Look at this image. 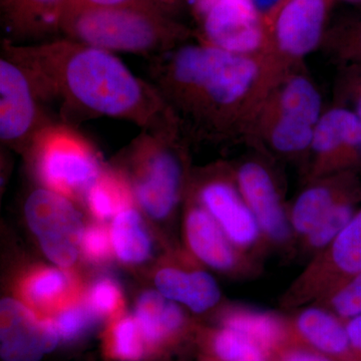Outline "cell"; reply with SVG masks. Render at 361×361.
<instances>
[{
    "label": "cell",
    "instance_id": "7c38bea8",
    "mask_svg": "<svg viewBox=\"0 0 361 361\" xmlns=\"http://www.w3.org/2000/svg\"><path fill=\"white\" fill-rule=\"evenodd\" d=\"M307 180L353 172L361 164V120L353 111L334 106L316 126L308 154Z\"/></svg>",
    "mask_w": 361,
    "mask_h": 361
},
{
    "label": "cell",
    "instance_id": "d6986e66",
    "mask_svg": "<svg viewBox=\"0 0 361 361\" xmlns=\"http://www.w3.org/2000/svg\"><path fill=\"white\" fill-rule=\"evenodd\" d=\"M295 327L304 341L324 355H344L351 348L345 326L324 308H305L297 316Z\"/></svg>",
    "mask_w": 361,
    "mask_h": 361
},
{
    "label": "cell",
    "instance_id": "74e56055",
    "mask_svg": "<svg viewBox=\"0 0 361 361\" xmlns=\"http://www.w3.org/2000/svg\"><path fill=\"white\" fill-rule=\"evenodd\" d=\"M341 1L348 2V4H355V6H361V0H341Z\"/></svg>",
    "mask_w": 361,
    "mask_h": 361
},
{
    "label": "cell",
    "instance_id": "484cf974",
    "mask_svg": "<svg viewBox=\"0 0 361 361\" xmlns=\"http://www.w3.org/2000/svg\"><path fill=\"white\" fill-rule=\"evenodd\" d=\"M85 198L92 214L99 219L106 220L130 208L133 196L128 183L122 178L102 173Z\"/></svg>",
    "mask_w": 361,
    "mask_h": 361
},
{
    "label": "cell",
    "instance_id": "ac0fdd59",
    "mask_svg": "<svg viewBox=\"0 0 361 361\" xmlns=\"http://www.w3.org/2000/svg\"><path fill=\"white\" fill-rule=\"evenodd\" d=\"M156 285L164 296L196 313L211 310L221 298L217 282L205 271L165 268L157 274Z\"/></svg>",
    "mask_w": 361,
    "mask_h": 361
},
{
    "label": "cell",
    "instance_id": "d6a6232c",
    "mask_svg": "<svg viewBox=\"0 0 361 361\" xmlns=\"http://www.w3.org/2000/svg\"><path fill=\"white\" fill-rule=\"evenodd\" d=\"M87 302L97 314H114L121 307L122 294L116 282L106 278L92 287Z\"/></svg>",
    "mask_w": 361,
    "mask_h": 361
},
{
    "label": "cell",
    "instance_id": "4dcf8cb0",
    "mask_svg": "<svg viewBox=\"0 0 361 361\" xmlns=\"http://www.w3.org/2000/svg\"><path fill=\"white\" fill-rule=\"evenodd\" d=\"M322 301H327L339 317L350 319L361 315V273L330 292Z\"/></svg>",
    "mask_w": 361,
    "mask_h": 361
},
{
    "label": "cell",
    "instance_id": "9a60e30c",
    "mask_svg": "<svg viewBox=\"0 0 361 361\" xmlns=\"http://www.w3.org/2000/svg\"><path fill=\"white\" fill-rule=\"evenodd\" d=\"M198 199L240 251L253 248L262 239L257 221L240 192L234 171L229 176L203 183Z\"/></svg>",
    "mask_w": 361,
    "mask_h": 361
},
{
    "label": "cell",
    "instance_id": "8d00e7d4",
    "mask_svg": "<svg viewBox=\"0 0 361 361\" xmlns=\"http://www.w3.org/2000/svg\"><path fill=\"white\" fill-rule=\"evenodd\" d=\"M345 329L351 348L361 351V315L350 318Z\"/></svg>",
    "mask_w": 361,
    "mask_h": 361
},
{
    "label": "cell",
    "instance_id": "f1b7e54d",
    "mask_svg": "<svg viewBox=\"0 0 361 361\" xmlns=\"http://www.w3.org/2000/svg\"><path fill=\"white\" fill-rule=\"evenodd\" d=\"M334 104L353 111L361 120V66H339L334 84Z\"/></svg>",
    "mask_w": 361,
    "mask_h": 361
},
{
    "label": "cell",
    "instance_id": "4fadbf2b",
    "mask_svg": "<svg viewBox=\"0 0 361 361\" xmlns=\"http://www.w3.org/2000/svg\"><path fill=\"white\" fill-rule=\"evenodd\" d=\"M61 332L54 319L39 317L25 304L4 299L0 304V358L42 361L56 350Z\"/></svg>",
    "mask_w": 361,
    "mask_h": 361
},
{
    "label": "cell",
    "instance_id": "277c9868",
    "mask_svg": "<svg viewBox=\"0 0 361 361\" xmlns=\"http://www.w3.org/2000/svg\"><path fill=\"white\" fill-rule=\"evenodd\" d=\"M324 111L314 80L303 63L294 66L268 92L246 142L269 155L307 159Z\"/></svg>",
    "mask_w": 361,
    "mask_h": 361
},
{
    "label": "cell",
    "instance_id": "2e32d148",
    "mask_svg": "<svg viewBox=\"0 0 361 361\" xmlns=\"http://www.w3.org/2000/svg\"><path fill=\"white\" fill-rule=\"evenodd\" d=\"M360 195V182L353 172L310 180L289 211L292 230L302 237L307 236L337 204L358 199Z\"/></svg>",
    "mask_w": 361,
    "mask_h": 361
},
{
    "label": "cell",
    "instance_id": "52a82bcc",
    "mask_svg": "<svg viewBox=\"0 0 361 361\" xmlns=\"http://www.w3.org/2000/svg\"><path fill=\"white\" fill-rule=\"evenodd\" d=\"M336 0H285L268 27L266 56L286 73L318 49L330 25Z\"/></svg>",
    "mask_w": 361,
    "mask_h": 361
},
{
    "label": "cell",
    "instance_id": "836d02e7",
    "mask_svg": "<svg viewBox=\"0 0 361 361\" xmlns=\"http://www.w3.org/2000/svg\"><path fill=\"white\" fill-rule=\"evenodd\" d=\"M111 245V237L106 228L92 226L82 233L80 247L85 257L90 260L103 261L110 257Z\"/></svg>",
    "mask_w": 361,
    "mask_h": 361
},
{
    "label": "cell",
    "instance_id": "6da1fadb",
    "mask_svg": "<svg viewBox=\"0 0 361 361\" xmlns=\"http://www.w3.org/2000/svg\"><path fill=\"white\" fill-rule=\"evenodd\" d=\"M280 71L266 54L244 56L188 42L149 58V78L188 139L245 141Z\"/></svg>",
    "mask_w": 361,
    "mask_h": 361
},
{
    "label": "cell",
    "instance_id": "603a6c76",
    "mask_svg": "<svg viewBox=\"0 0 361 361\" xmlns=\"http://www.w3.org/2000/svg\"><path fill=\"white\" fill-rule=\"evenodd\" d=\"M137 322L149 341H159L182 327L184 315L174 301L161 293L149 291L137 301Z\"/></svg>",
    "mask_w": 361,
    "mask_h": 361
},
{
    "label": "cell",
    "instance_id": "30bf717a",
    "mask_svg": "<svg viewBox=\"0 0 361 361\" xmlns=\"http://www.w3.org/2000/svg\"><path fill=\"white\" fill-rule=\"evenodd\" d=\"M199 42L233 54H267L268 27L252 0H200Z\"/></svg>",
    "mask_w": 361,
    "mask_h": 361
},
{
    "label": "cell",
    "instance_id": "ba28073f",
    "mask_svg": "<svg viewBox=\"0 0 361 361\" xmlns=\"http://www.w3.org/2000/svg\"><path fill=\"white\" fill-rule=\"evenodd\" d=\"M361 273V210L329 246L318 252L283 296L287 307L322 300Z\"/></svg>",
    "mask_w": 361,
    "mask_h": 361
},
{
    "label": "cell",
    "instance_id": "f546056e",
    "mask_svg": "<svg viewBox=\"0 0 361 361\" xmlns=\"http://www.w3.org/2000/svg\"><path fill=\"white\" fill-rule=\"evenodd\" d=\"M97 313L87 302L73 301L59 311L54 322L63 339L75 338L96 322Z\"/></svg>",
    "mask_w": 361,
    "mask_h": 361
},
{
    "label": "cell",
    "instance_id": "8992f818",
    "mask_svg": "<svg viewBox=\"0 0 361 361\" xmlns=\"http://www.w3.org/2000/svg\"><path fill=\"white\" fill-rule=\"evenodd\" d=\"M30 149L45 188L68 198L85 196L103 173L92 145L75 127L66 123H49Z\"/></svg>",
    "mask_w": 361,
    "mask_h": 361
},
{
    "label": "cell",
    "instance_id": "d590c367",
    "mask_svg": "<svg viewBox=\"0 0 361 361\" xmlns=\"http://www.w3.org/2000/svg\"><path fill=\"white\" fill-rule=\"evenodd\" d=\"M279 361H332L329 356L322 353L306 350V349L291 348L284 350L280 355Z\"/></svg>",
    "mask_w": 361,
    "mask_h": 361
},
{
    "label": "cell",
    "instance_id": "e0dca14e",
    "mask_svg": "<svg viewBox=\"0 0 361 361\" xmlns=\"http://www.w3.org/2000/svg\"><path fill=\"white\" fill-rule=\"evenodd\" d=\"M186 236L190 249L205 264L220 271L238 267L240 250L203 207H193L188 212Z\"/></svg>",
    "mask_w": 361,
    "mask_h": 361
},
{
    "label": "cell",
    "instance_id": "8fae6325",
    "mask_svg": "<svg viewBox=\"0 0 361 361\" xmlns=\"http://www.w3.org/2000/svg\"><path fill=\"white\" fill-rule=\"evenodd\" d=\"M25 212L30 229L49 260L61 267L73 265L82 241V223L68 197L40 188L28 196Z\"/></svg>",
    "mask_w": 361,
    "mask_h": 361
},
{
    "label": "cell",
    "instance_id": "1f68e13d",
    "mask_svg": "<svg viewBox=\"0 0 361 361\" xmlns=\"http://www.w3.org/2000/svg\"><path fill=\"white\" fill-rule=\"evenodd\" d=\"M140 325L133 318L121 320L114 331L115 353L123 360H137L141 357L142 345L140 339Z\"/></svg>",
    "mask_w": 361,
    "mask_h": 361
},
{
    "label": "cell",
    "instance_id": "83f0119b",
    "mask_svg": "<svg viewBox=\"0 0 361 361\" xmlns=\"http://www.w3.org/2000/svg\"><path fill=\"white\" fill-rule=\"evenodd\" d=\"M357 199H349L337 204L317 226L304 237L306 246L319 252L329 245L355 216V203Z\"/></svg>",
    "mask_w": 361,
    "mask_h": 361
},
{
    "label": "cell",
    "instance_id": "5bb4252c",
    "mask_svg": "<svg viewBox=\"0 0 361 361\" xmlns=\"http://www.w3.org/2000/svg\"><path fill=\"white\" fill-rule=\"evenodd\" d=\"M234 174L263 237L277 245L287 243L291 237L290 221L276 179L267 164L256 157L247 158L237 166Z\"/></svg>",
    "mask_w": 361,
    "mask_h": 361
},
{
    "label": "cell",
    "instance_id": "d4e9b609",
    "mask_svg": "<svg viewBox=\"0 0 361 361\" xmlns=\"http://www.w3.org/2000/svg\"><path fill=\"white\" fill-rule=\"evenodd\" d=\"M111 237L116 255L123 262L140 263L149 257L151 242L134 209H126L116 216Z\"/></svg>",
    "mask_w": 361,
    "mask_h": 361
},
{
    "label": "cell",
    "instance_id": "3957f363",
    "mask_svg": "<svg viewBox=\"0 0 361 361\" xmlns=\"http://www.w3.org/2000/svg\"><path fill=\"white\" fill-rule=\"evenodd\" d=\"M59 30L66 39L111 52L147 58L171 51L193 37L191 30L169 20L156 6H68Z\"/></svg>",
    "mask_w": 361,
    "mask_h": 361
},
{
    "label": "cell",
    "instance_id": "cb8c5ba5",
    "mask_svg": "<svg viewBox=\"0 0 361 361\" xmlns=\"http://www.w3.org/2000/svg\"><path fill=\"white\" fill-rule=\"evenodd\" d=\"M322 49L338 66H361V13L330 23Z\"/></svg>",
    "mask_w": 361,
    "mask_h": 361
},
{
    "label": "cell",
    "instance_id": "9c48e42d",
    "mask_svg": "<svg viewBox=\"0 0 361 361\" xmlns=\"http://www.w3.org/2000/svg\"><path fill=\"white\" fill-rule=\"evenodd\" d=\"M25 71L0 58V140L4 146L30 149L37 135L54 122L44 110Z\"/></svg>",
    "mask_w": 361,
    "mask_h": 361
},
{
    "label": "cell",
    "instance_id": "ffe728a7",
    "mask_svg": "<svg viewBox=\"0 0 361 361\" xmlns=\"http://www.w3.org/2000/svg\"><path fill=\"white\" fill-rule=\"evenodd\" d=\"M222 325L255 342L268 353L282 345L288 334L286 323L277 315L249 308L227 311L223 316Z\"/></svg>",
    "mask_w": 361,
    "mask_h": 361
},
{
    "label": "cell",
    "instance_id": "5b68a950",
    "mask_svg": "<svg viewBox=\"0 0 361 361\" xmlns=\"http://www.w3.org/2000/svg\"><path fill=\"white\" fill-rule=\"evenodd\" d=\"M188 137L177 120L157 129L142 130L130 145L135 161L134 197L157 219L174 210L185 179V149Z\"/></svg>",
    "mask_w": 361,
    "mask_h": 361
},
{
    "label": "cell",
    "instance_id": "7a4b0ae2",
    "mask_svg": "<svg viewBox=\"0 0 361 361\" xmlns=\"http://www.w3.org/2000/svg\"><path fill=\"white\" fill-rule=\"evenodd\" d=\"M1 54L25 71L42 103L58 109L59 122L75 127L109 116L152 130L176 120L155 85L137 78L114 52L66 39L8 42Z\"/></svg>",
    "mask_w": 361,
    "mask_h": 361
},
{
    "label": "cell",
    "instance_id": "e575fe53",
    "mask_svg": "<svg viewBox=\"0 0 361 361\" xmlns=\"http://www.w3.org/2000/svg\"><path fill=\"white\" fill-rule=\"evenodd\" d=\"M68 6L89 7L156 6L154 0H68Z\"/></svg>",
    "mask_w": 361,
    "mask_h": 361
},
{
    "label": "cell",
    "instance_id": "44dd1931",
    "mask_svg": "<svg viewBox=\"0 0 361 361\" xmlns=\"http://www.w3.org/2000/svg\"><path fill=\"white\" fill-rule=\"evenodd\" d=\"M21 293L33 307L59 311L75 301V283L65 271L44 268L25 278Z\"/></svg>",
    "mask_w": 361,
    "mask_h": 361
},
{
    "label": "cell",
    "instance_id": "4316f807",
    "mask_svg": "<svg viewBox=\"0 0 361 361\" xmlns=\"http://www.w3.org/2000/svg\"><path fill=\"white\" fill-rule=\"evenodd\" d=\"M211 348L219 361H268L269 353L234 330H218L211 339Z\"/></svg>",
    "mask_w": 361,
    "mask_h": 361
},
{
    "label": "cell",
    "instance_id": "7402d4cb",
    "mask_svg": "<svg viewBox=\"0 0 361 361\" xmlns=\"http://www.w3.org/2000/svg\"><path fill=\"white\" fill-rule=\"evenodd\" d=\"M11 30L37 35L59 28L68 0H2Z\"/></svg>",
    "mask_w": 361,
    "mask_h": 361
}]
</instances>
